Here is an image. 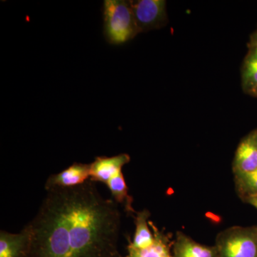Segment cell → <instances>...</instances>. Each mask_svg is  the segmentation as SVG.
I'll return each instance as SVG.
<instances>
[{
	"instance_id": "6da1fadb",
	"label": "cell",
	"mask_w": 257,
	"mask_h": 257,
	"mask_svg": "<svg viewBox=\"0 0 257 257\" xmlns=\"http://www.w3.org/2000/svg\"><path fill=\"white\" fill-rule=\"evenodd\" d=\"M64 190L68 218L65 257H121L118 204L103 197L91 180Z\"/></svg>"
},
{
	"instance_id": "7a4b0ae2",
	"label": "cell",
	"mask_w": 257,
	"mask_h": 257,
	"mask_svg": "<svg viewBox=\"0 0 257 257\" xmlns=\"http://www.w3.org/2000/svg\"><path fill=\"white\" fill-rule=\"evenodd\" d=\"M102 16L103 35L110 45H123L138 35L130 1L104 0Z\"/></svg>"
},
{
	"instance_id": "3957f363",
	"label": "cell",
	"mask_w": 257,
	"mask_h": 257,
	"mask_svg": "<svg viewBox=\"0 0 257 257\" xmlns=\"http://www.w3.org/2000/svg\"><path fill=\"white\" fill-rule=\"evenodd\" d=\"M218 257H257V225L235 226L216 236Z\"/></svg>"
},
{
	"instance_id": "277c9868",
	"label": "cell",
	"mask_w": 257,
	"mask_h": 257,
	"mask_svg": "<svg viewBox=\"0 0 257 257\" xmlns=\"http://www.w3.org/2000/svg\"><path fill=\"white\" fill-rule=\"evenodd\" d=\"M139 33L158 30L168 23L165 0L130 1Z\"/></svg>"
},
{
	"instance_id": "5b68a950",
	"label": "cell",
	"mask_w": 257,
	"mask_h": 257,
	"mask_svg": "<svg viewBox=\"0 0 257 257\" xmlns=\"http://www.w3.org/2000/svg\"><path fill=\"white\" fill-rule=\"evenodd\" d=\"M257 170V128L246 135L240 142L232 162L234 175Z\"/></svg>"
},
{
	"instance_id": "8992f818",
	"label": "cell",
	"mask_w": 257,
	"mask_h": 257,
	"mask_svg": "<svg viewBox=\"0 0 257 257\" xmlns=\"http://www.w3.org/2000/svg\"><path fill=\"white\" fill-rule=\"evenodd\" d=\"M90 178V164L74 163L58 174L51 175L45 184L47 191L54 189H72Z\"/></svg>"
},
{
	"instance_id": "52a82bcc",
	"label": "cell",
	"mask_w": 257,
	"mask_h": 257,
	"mask_svg": "<svg viewBox=\"0 0 257 257\" xmlns=\"http://www.w3.org/2000/svg\"><path fill=\"white\" fill-rule=\"evenodd\" d=\"M130 160V155L125 153L110 157H96L90 164V180L107 184L111 179L122 172L123 167Z\"/></svg>"
},
{
	"instance_id": "ba28073f",
	"label": "cell",
	"mask_w": 257,
	"mask_h": 257,
	"mask_svg": "<svg viewBox=\"0 0 257 257\" xmlns=\"http://www.w3.org/2000/svg\"><path fill=\"white\" fill-rule=\"evenodd\" d=\"M151 228L155 241L150 247L138 249L127 246V255L125 257H174L172 253V243L169 234H166L163 231L152 222L149 221Z\"/></svg>"
},
{
	"instance_id": "9c48e42d",
	"label": "cell",
	"mask_w": 257,
	"mask_h": 257,
	"mask_svg": "<svg viewBox=\"0 0 257 257\" xmlns=\"http://www.w3.org/2000/svg\"><path fill=\"white\" fill-rule=\"evenodd\" d=\"M174 257H218L215 246H207L178 231L172 243Z\"/></svg>"
},
{
	"instance_id": "30bf717a",
	"label": "cell",
	"mask_w": 257,
	"mask_h": 257,
	"mask_svg": "<svg viewBox=\"0 0 257 257\" xmlns=\"http://www.w3.org/2000/svg\"><path fill=\"white\" fill-rule=\"evenodd\" d=\"M30 232L28 225L18 234L0 233V257H24L28 251Z\"/></svg>"
},
{
	"instance_id": "8fae6325",
	"label": "cell",
	"mask_w": 257,
	"mask_h": 257,
	"mask_svg": "<svg viewBox=\"0 0 257 257\" xmlns=\"http://www.w3.org/2000/svg\"><path fill=\"white\" fill-rule=\"evenodd\" d=\"M151 215L148 209L136 213L135 218V229L133 241L128 242V246L138 249L150 247L155 241V236L152 232L149 219Z\"/></svg>"
},
{
	"instance_id": "7c38bea8",
	"label": "cell",
	"mask_w": 257,
	"mask_h": 257,
	"mask_svg": "<svg viewBox=\"0 0 257 257\" xmlns=\"http://www.w3.org/2000/svg\"><path fill=\"white\" fill-rule=\"evenodd\" d=\"M241 87L249 94L257 87V50L248 49L241 68Z\"/></svg>"
},
{
	"instance_id": "4fadbf2b",
	"label": "cell",
	"mask_w": 257,
	"mask_h": 257,
	"mask_svg": "<svg viewBox=\"0 0 257 257\" xmlns=\"http://www.w3.org/2000/svg\"><path fill=\"white\" fill-rule=\"evenodd\" d=\"M108 188L110 191L113 200L117 204H121L124 208V210L128 214H133L135 212L133 207V199L128 194V187L123 172L116 175L106 184Z\"/></svg>"
},
{
	"instance_id": "5bb4252c",
	"label": "cell",
	"mask_w": 257,
	"mask_h": 257,
	"mask_svg": "<svg viewBox=\"0 0 257 257\" xmlns=\"http://www.w3.org/2000/svg\"><path fill=\"white\" fill-rule=\"evenodd\" d=\"M234 177L235 189L243 202L248 198L257 196V170Z\"/></svg>"
},
{
	"instance_id": "9a60e30c",
	"label": "cell",
	"mask_w": 257,
	"mask_h": 257,
	"mask_svg": "<svg viewBox=\"0 0 257 257\" xmlns=\"http://www.w3.org/2000/svg\"><path fill=\"white\" fill-rule=\"evenodd\" d=\"M247 45L248 49L257 50V28L250 36L249 41H248Z\"/></svg>"
},
{
	"instance_id": "2e32d148",
	"label": "cell",
	"mask_w": 257,
	"mask_h": 257,
	"mask_svg": "<svg viewBox=\"0 0 257 257\" xmlns=\"http://www.w3.org/2000/svg\"><path fill=\"white\" fill-rule=\"evenodd\" d=\"M244 203H246V204H250V205L252 206V207L256 208L257 209V196H255V197L251 198H248V199L245 201Z\"/></svg>"
},
{
	"instance_id": "e0dca14e",
	"label": "cell",
	"mask_w": 257,
	"mask_h": 257,
	"mask_svg": "<svg viewBox=\"0 0 257 257\" xmlns=\"http://www.w3.org/2000/svg\"><path fill=\"white\" fill-rule=\"evenodd\" d=\"M249 95L255 96V97H257V87L255 88L250 93Z\"/></svg>"
}]
</instances>
